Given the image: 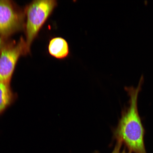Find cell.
<instances>
[{
  "instance_id": "obj_1",
  "label": "cell",
  "mask_w": 153,
  "mask_h": 153,
  "mask_svg": "<svg viewBox=\"0 0 153 153\" xmlns=\"http://www.w3.org/2000/svg\"><path fill=\"white\" fill-rule=\"evenodd\" d=\"M143 82L141 76L137 87H126L129 99L128 105L122 110L117 126L113 130V137L135 153H146L144 138L145 129L139 113L137 100Z\"/></svg>"
},
{
  "instance_id": "obj_2",
  "label": "cell",
  "mask_w": 153,
  "mask_h": 153,
  "mask_svg": "<svg viewBox=\"0 0 153 153\" xmlns=\"http://www.w3.org/2000/svg\"><path fill=\"white\" fill-rule=\"evenodd\" d=\"M57 5L55 0H38L29 6L27 11V48L28 49L40 29Z\"/></svg>"
},
{
  "instance_id": "obj_3",
  "label": "cell",
  "mask_w": 153,
  "mask_h": 153,
  "mask_svg": "<svg viewBox=\"0 0 153 153\" xmlns=\"http://www.w3.org/2000/svg\"><path fill=\"white\" fill-rule=\"evenodd\" d=\"M26 50V42L21 41L14 46L6 48L0 55V82L10 84L17 62Z\"/></svg>"
},
{
  "instance_id": "obj_4",
  "label": "cell",
  "mask_w": 153,
  "mask_h": 153,
  "mask_svg": "<svg viewBox=\"0 0 153 153\" xmlns=\"http://www.w3.org/2000/svg\"><path fill=\"white\" fill-rule=\"evenodd\" d=\"M22 17L11 2L0 0V34L7 35L20 26Z\"/></svg>"
},
{
  "instance_id": "obj_5",
  "label": "cell",
  "mask_w": 153,
  "mask_h": 153,
  "mask_svg": "<svg viewBox=\"0 0 153 153\" xmlns=\"http://www.w3.org/2000/svg\"><path fill=\"white\" fill-rule=\"evenodd\" d=\"M49 53L54 58L62 60L69 54V48L68 42L64 38L56 37L52 38L48 45Z\"/></svg>"
},
{
  "instance_id": "obj_6",
  "label": "cell",
  "mask_w": 153,
  "mask_h": 153,
  "mask_svg": "<svg viewBox=\"0 0 153 153\" xmlns=\"http://www.w3.org/2000/svg\"><path fill=\"white\" fill-rule=\"evenodd\" d=\"M16 97L10 84L0 82V115L14 102Z\"/></svg>"
},
{
  "instance_id": "obj_7",
  "label": "cell",
  "mask_w": 153,
  "mask_h": 153,
  "mask_svg": "<svg viewBox=\"0 0 153 153\" xmlns=\"http://www.w3.org/2000/svg\"><path fill=\"white\" fill-rule=\"evenodd\" d=\"M122 143L120 141H117L116 146L114 150L112 153H128L126 152L125 150H124L122 152H120V149Z\"/></svg>"
},
{
  "instance_id": "obj_8",
  "label": "cell",
  "mask_w": 153,
  "mask_h": 153,
  "mask_svg": "<svg viewBox=\"0 0 153 153\" xmlns=\"http://www.w3.org/2000/svg\"><path fill=\"white\" fill-rule=\"evenodd\" d=\"M1 39H0V48H1Z\"/></svg>"
},
{
  "instance_id": "obj_9",
  "label": "cell",
  "mask_w": 153,
  "mask_h": 153,
  "mask_svg": "<svg viewBox=\"0 0 153 153\" xmlns=\"http://www.w3.org/2000/svg\"><path fill=\"white\" fill-rule=\"evenodd\" d=\"M98 153L96 152V153Z\"/></svg>"
}]
</instances>
